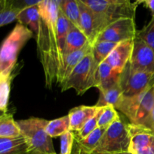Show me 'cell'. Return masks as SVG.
Returning a JSON list of instances; mask_svg holds the SVG:
<instances>
[{
	"mask_svg": "<svg viewBox=\"0 0 154 154\" xmlns=\"http://www.w3.org/2000/svg\"><path fill=\"white\" fill-rule=\"evenodd\" d=\"M26 142L22 136L14 138H0V154H26Z\"/></svg>",
	"mask_w": 154,
	"mask_h": 154,
	"instance_id": "7402d4cb",
	"label": "cell"
},
{
	"mask_svg": "<svg viewBox=\"0 0 154 154\" xmlns=\"http://www.w3.org/2000/svg\"><path fill=\"white\" fill-rule=\"evenodd\" d=\"M59 8L68 20L81 31L78 0H59Z\"/></svg>",
	"mask_w": 154,
	"mask_h": 154,
	"instance_id": "d6986e66",
	"label": "cell"
},
{
	"mask_svg": "<svg viewBox=\"0 0 154 154\" xmlns=\"http://www.w3.org/2000/svg\"><path fill=\"white\" fill-rule=\"evenodd\" d=\"M83 3L91 9L105 26L121 19H135L136 9L139 1L135 2L129 0H81Z\"/></svg>",
	"mask_w": 154,
	"mask_h": 154,
	"instance_id": "277c9868",
	"label": "cell"
},
{
	"mask_svg": "<svg viewBox=\"0 0 154 154\" xmlns=\"http://www.w3.org/2000/svg\"><path fill=\"white\" fill-rule=\"evenodd\" d=\"M154 83V73L132 69L129 63L120 75L119 84L123 96H132L147 90Z\"/></svg>",
	"mask_w": 154,
	"mask_h": 154,
	"instance_id": "52a82bcc",
	"label": "cell"
},
{
	"mask_svg": "<svg viewBox=\"0 0 154 154\" xmlns=\"http://www.w3.org/2000/svg\"><path fill=\"white\" fill-rule=\"evenodd\" d=\"M56 154H57V153H56Z\"/></svg>",
	"mask_w": 154,
	"mask_h": 154,
	"instance_id": "8d00e7d4",
	"label": "cell"
},
{
	"mask_svg": "<svg viewBox=\"0 0 154 154\" xmlns=\"http://www.w3.org/2000/svg\"><path fill=\"white\" fill-rule=\"evenodd\" d=\"M102 108H100V109L99 110V111L97 112V114L94 116L92 119H90L87 123L84 126V127L81 129L78 132H73L74 135H75V138H84L87 136H88L90 134H91L92 132L94 130H96L98 128V121H99V117H100L101 114H102Z\"/></svg>",
	"mask_w": 154,
	"mask_h": 154,
	"instance_id": "f1b7e54d",
	"label": "cell"
},
{
	"mask_svg": "<svg viewBox=\"0 0 154 154\" xmlns=\"http://www.w3.org/2000/svg\"><path fill=\"white\" fill-rule=\"evenodd\" d=\"M11 78L12 76L5 78L0 82V117L8 113Z\"/></svg>",
	"mask_w": 154,
	"mask_h": 154,
	"instance_id": "83f0119b",
	"label": "cell"
},
{
	"mask_svg": "<svg viewBox=\"0 0 154 154\" xmlns=\"http://www.w3.org/2000/svg\"><path fill=\"white\" fill-rule=\"evenodd\" d=\"M74 154H87V153H81V152L79 151H77V150H75L74 152ZM99 154H132L129 152H125V153H99Z\"/></svg>",
	"mask_w": 154,
	"mask_h": 154,
	"instance_id": "e575fe53",
	"label": "cell"
},
{
	"mask_svg": "<svg viewBox=\"0 0 154 154\" xmlns=\"http://www.w3.org/2000/svg\"><path fill=\"white\" fill-rule=\"evenodd\" d=\"M98 66L91 51L84 57L66 81L60 85L62 91L73 89L77 94L81 96L92 87H95Z\"/></svg>",
	"mask_w": 154,
	"mask_h": 154,
	"instance_id": "5b68a950",
	"label": "cell"
},
{
	"mask_svg": "<svg viewBox=\"0 0 154 154\" xmlns=\"http://www.w3.org/2000/svg\"><path fill=\"white\" fill-rule=\"evenodd\" d=\"M10 2L14 8L21 11L28 8L38 5L41 0H10Z\"/></svg>",
	"mask_w": 154,
	"mask_h": 154,
	"instance_id": "1f68e13d",
	"label": "cell"
},
{
	"mask_svg": "<svg viewBox=\"0 0 154 154\" xmlns=\"http://www.w3.org/2000/svg\"><path fill=\"white\" fill-rule=\"evenodd\" d=\"M130 141L131 136L128 124L120 118L105 130L97 147L89 154L129 152Z\"/></svg>",
	"mask_w": 154,
	"mask_h": 154,
	"instance_id": "8992f818",
	"label": "cell"
},
{
	"mask_svg": "<svg viewBox=\"0 0 154 154\" xmlns=\"http://www.w3.org/2000/svg\"><path fill=\"white\" fill-rule=\"evenodd\" d=\"M135 19L125 18L110 24L102 31L96 42H111L120 43L124 41L135 39L137 36Z\"/></svg>",
	"mask_w": 154,
	"mask_h": 154,
	"instance_id": "ba28073f",
	"label": "cell"
},
{
	"mask_svg": "<svg viewBox=\"0 0 154 154\" xmlns=\"http://www.w3.org/2000/svg\"><path fill=\"white\" fill-rule=\"evenodd\" d=\"M88 44H90V42L83 32L70 23L65 45V57L71 53L82 49Z\"/></svg>",
	"mask_w": 154,
	"mask_h": 154,
	"instance_id": "2e32d148",
	"label": "cell"
},
{
	"mask_svg": "<svg viewBox=\"0 0 154 154\" xmlns=\"http://www.w3.org/2000/svg\"><path fill=\"white\" fill-rule=\"evenodd\" d=\"M142 126L154 132V106L150 116H149L148 119L146 120V122L142 125Z\"/></svg>",
	"mask_w": 154,
	"mask_h": 154,
	"instance_id": "d6a6232c",
	"label": "cell"
},
{
	"mask_svg": "<svg viewBox=\"0 0 154 154\" xmlns=\"http://www.w3.org/2000/svg\"><path fill=\"white\" fill-rule=\"evenodd\" d=\"M81 14V29L92 45L96 42L99 35L106 28L100 18L87 5L78 0Z\"/></svg>",
	"mask_w": 154,
	"mask_h": 154,
	"instance_id": "8fae6325",
	"label": "cell"
},
{
	"mask_svg": "<svg viewBox=\"0 0 154 154\" xmlns=\"http://www.w3.org/2000/svg\"><path fill=\"white\" fill-rule=\"evenodd\" d=\"M118 43L111 42H96L93 45V52L95 61L99 66L102 62L105 61L108 56L111 54L113 50L115 48Z\"/></svg>",
	"mask_w": 154,
	"mask_h": 154,
	"instance_id": "d4e9b609",
	"label": "cell"
},
{
	"mask_svg": "<svg viewBox=\"0 0 154 154\" xmlns=\"http://www.w3.org/2000/svg\"><path fill=\"white\" fill-rule=\"evenodd\" d=\"M154 106V83L144 92L138 108L135 121L132 124L142 126L148 119Z\"/></svg>",
	"mask_w": 154,
	"mask_h": 154,
	"instance_id": "e0dca14e",
	"label": "cell"
},
{
	"mask_svg": "<svg viewBox=\"0 0 154 154\" xmlns=\"http://www.w3.org/2000/svg\"><path fill=\"white\" fill-rule=\"evenodd\" d=\"M20 131L12 114H5L0 117V138H14L20 137Z\"/></svg>",
	"mask_w": 154,
	"mask_h": 154,
	"instance_id": "603a6c76",
	"label": "cell"
},
{
	"mask_svg": "<svg viewBox=\"0 0 154 154\" xmlns=\"http://www.w3.org/2000/svg\"><path fill=\"white\" fill-rule=\"evenodd\" d=\"M119 119H120V115L114 107L111 105L103 107L98 121V127L107 129Z\"/></svg>",
	"mask_w": 154,
	"mask_h": 154,
	"instance_id": "4316f807",
	"label": "cell"
},
{
	"mask_svg": "<svg viewBox=\"0 0 154 154\" xmlns=\"http://www.w3.org/2000/svg\"><path fill=\"white\" fill-rule=\"evenodd\" d=\"M131 141L129 152L132 154H154V132L142 126L128 124Z\"/></svg>",
	"mask_w": 154,
	"mask_h": 154,
	"instance_id": "9c48e42d",
	"label": "cell"
},
{
	"mask_svg": "<svg viewBox=\"0 0 154 154\" xmlns=\"http://www.w3.org/2000/svg\"><path fill=\"white\" fill-rule=\"evenodd\" d=\"M45 131L52 138L62 136L66 132L71 131L69 115L67 114L55 120H48V124L45 127Z\"/></svg>",
	"mask_w": 154,
	"mask_h": 154,
	"instance_id": "cb8c5ba5",
	"label": "cell"
},
{
	"mask_svg": "<svg viewBox=\"0 0 154 154\" xmlns=\"http://www.w3.org/2000/svg\"><path fill=\"white\" fill-rule=\"evenodd\" d=\"M132 69L154 73V51L144 41L136 37L133 40V49L129 61Z\"/></svg>",
	"mask_w": 154,
	"mask_h": 154,
	"instance_id": "30bf717a",
	"label": "cell"
},
{
	"mask_svg": "<svg viewBox=\"0 0 154 154\" xmlns=\"http://www.w3.org/2000/svg\"><path fill=\"white\" fill-rule=\"evenodd\" d=\"M105 130V129L98 127L86 138L81 139L75 138V150L87 154L92 153L98 146Z\"/></svg>",
	"mask_w": 154,
	"mask_h": 154,
	"instance_id": "ac0fdd59",
	"label": "cell"
},
{
	"mask_svg": "<svg viewBox=\"0 0 154 154\" xmlns=\"http://www.w3.org/2000/svg\"><path fill=\"white\" fill-rule=\"evenodd\" d=\"M93 50V45L91 44H88L82 49L72 52L65 57L63 66L59 72L57 76V84L61 85L63 82L66 81L72 74L75 68L78 65V63L84 58L87 54L91 52Z\"/></svg>",
	"mask_w": 154,
	"mask_h": 154,
	"instance_id": "4fadbf2b",
	"label": "cell"
},
{
	"mask_svg": "<svg viewBox=\"0 0 154 154\" xmlns=\"http://www.w3.org/2000/svg\"><path fill=\"white\" fill-rule=\"evenodd\" d=\"M123 97V91L120 84H114L108 89L99 91V98L96 106L102 108L108 105L113 106L115 108L121 98Z\"/></svg>",
	"mask_w": 154,
	"mask_h": 154,
	"instance_id": "ffe728a7",
	"label": "cell"
},
{
	"mask_svg": "<svg viewBox=\"0 0 154 154\" xmlns=\"http://www.w3.org/2000/svg\"><path fill=\"white\" fill-rule=\"evenodd\" d=\"M48 120L30 117L17 121L21 136L26 142V154H56L52 138L48 135L45 127Z\"/></svg>",
	"mask_w": 154,
	"mask_h": 154,
	"instance_id": "7a4b0ae2",
	"label": "cell"
},
{
	"mask_svg": "<svg viewBox=\"0 0 154 154\" xmlns=\"http://www.w3.org/2000/svg\"><path fill=\"white\" fill-rule=\"evenodd\" d=\"M4 78H5V77H3L2 75V74L0 73V82H1V81H2V80L4 79Z\"/></svg>",
	"mask_w": 154,
	"mask_h": 154,
	"instance_id": "d590c367",
	"label": "cell"
},
{
	"mask_svg": "<svg viewBox=\"0 0 154 154\" xmlns=\"http://www.w3.org/2000/svg\"><path fill=\"white\" fill-rule=\"evenodd\" d=\"M60 141H61L60 154H72L75 144V136L73 132L69 131L60 136Z\"/></svg>",
	"mask_w": 154,
	"mask_h": 154,
	"instance_id": "4dcf8cb0",
	"label": "cell"
},
{
	"mask_svg": "<svg viewBox=\"0 0 154 154\" xmlns=\"http://www.w3.org/2000/svg\"><path fill=\"white\" fill-rule=\"evenodd\" d=\"M136 37L144 41L154 51V17H152V19L147 25L141 30L138 31Z\"/></svg>",
	"mask_w": 154,
	"mask_h": 154,
	"instance_id": "f546056e",
	"label": "cell"
},
{
	"mask_svg": "<svg viewBox=\"0 0 154 154\" xmlns=\"http://www.w3.org/2000/svg\"><path fill=\"white\" fill-rule=\"evenodd\" d=\"M20 11L12 7L10 0H0V27L17 20Z\"/></svg>",
	"mask_w": 154,
	"mask_h": 154,
	"instance_id": "484cf974",
	"label": "cell"
},
{
	"mask_svg": "<svg viewBox=\"0 0 154 154\" xmlns=\"http://www.w3.org/2000/svg\"><path fill=\"white\" fill-rule=\"evenodd\" d=\"M18 23L25 26H29V29L36 35L38 31L40 14L38 6L35 5L21 11L17 17Z\"/></svg>",
	"mask_w": 154,
	"mask_h": 154,
	"instance_id": "44dd1931",
	"label": "cell"
},
{
	"mask_svg": "<svg viewBox=\"0 0 154 154\" xmlns=\"http://www.w3.org/2000/svg\"><path fill=\"white\" fill-rule=\"evenodd\" d=\"M133 40L124 41L117 44L105 61L117 74H121L130 60L133 49Z\"/></svg>",
	"mask_w": 154,
	"mask_h": 154,
	"instance_id": "7c38bea8",
	"label": "cell"
},
{
	"mask_svg": "<svg viewBox=\"0 0 154 154\" xmlns=\"http://www.w3.org/2000/svg\"><path fill=\"white\" fill-rule=\"evenodd\" d=\"M32 36L29 28L17 23L3 41L0 46V73L3 77L11 76L20 51Z\"/></svg>",
	"mask_w": 154,
	"mask_h": 154,
	"instance_id": "3957f363",
	"label": "cell"
},
{
	"mask_svg": "<svg viewBox=\"0 0 154 154\" xmlns=\"http://www.w3.org/2000/svg\"><path fill=\"white\" fill-rule=\"evenodd\" d=\"M120 74L114 72L106 61L102 62L98 66L96 75L95 87L99 89V91L108 89L114 84L119 83Z\"/></svg>",
	"mask_w": 154,
	"mask_h": 154,
	"instance_id": "9a60e30c",
	"label": "cell"
},
{
	"mask_svg": "<svg viewBox=\"0 0 154 154\" xmlns=\"http://www.w3.org/2000/svg\"><path fill=\"white\" fill-rule=\"evenodd\" d=\"M38 31L35 35L38 56L43 67L47 88L57 84L59 72L64 62V54L57 38L59 0H41Z\"/></svg>",
	"mask_w": 154,
	"mask_h": 154,
	"instance_id": "6da1fadb",
	"label": "cell"
},
{
	"mask_svg": "<svg viewBox=\"0 0 154 154\" xmlns=\"http://www.w3.org/2000/svg\"><path fill=\"white\" fill-rule=\"evenodd\" d=\"M99 109L100 108L96 105H81L71 109L68 114L70 120L71 131L78 132L81 130L84 125L97 114Z\"/></svg>",
	"mask_w": 154,
	"mask_h": 154,
	"instance_id": "5bb4252c",
	"label": "cell"
},
{
	"mask_svg": "<svg viewBox=\"0 0 154 154\" xmlns=\"http://www.w3.org/2000/svg\"><path fill=\"white\" fill-rule=\"evenodd\" d=\"M139 2L140 4H144V6L150 11L152 17H154V0H143Z\"/></svg>",
	"mask_w": 154,
	"mask_h": 154,
	"instance_id": "836d02e7",
	"label": "cell"
}]
</instances>
